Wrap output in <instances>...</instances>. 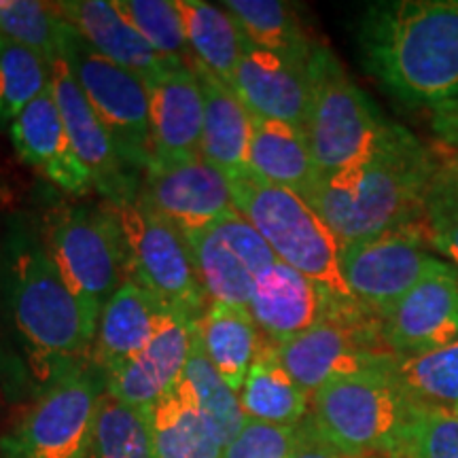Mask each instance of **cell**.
<instances>
[{"label":"cell","mask_w":458,"mask_h":458,"mask_svg":"<svg viewBox=\"0 0 458 458\" xmlns=\"http://www.w3.org/2000/svg\"><path fill=\"white\" fill-rule=\"evenodd\" d=\"M357 41L363 66L405 105L458 100V0H394L368 7Z\"/></svg>","instance_id":"1"},{"label":"cell","mask_w":458,"mask_h":458,"mask_svg":"<svg viewBox=\"0 0 458 458\" xmlns=\"http://www.w3.org/2000/svg\"><path fill=\"white\" fill-rule=\"evenodd\" d=\"M0 297L45 386L91 352L98 318L74 295L32 229H13L0 257Z\"/></svg>","instance_id":"2"},{"label":"cell","mask_w":458,"mask_h":458,"mask_svg":"<svg viewBox=\"0 0 458 458\" xmlns=\"http://www.w3.org/2000/svg\"><path fill=\"white\" fill-rule=\"evenodd\" d=\"M431 148L408 130L385 151L331 174H320L303 196L346 246L416 227L433 191Z\"/></svg>","instance_id":"3"},{"label":"cell","mask_w":458,"mask_h":458,"mask_svg":"<svg viewBox=\"0 0 458 458\" xmlns=\"http://www.w3.org/2000/svg\"><path fill=\"white\" fill-rule=\"evenodd\" d=\"M394 363L334 377L312 394L308 420L325 442L351 458L397 452L418 403L399 385Z\"/></svg>","instance_id":"4"},{"label":"cell","mask_w":458,"mask_h":458,"mask_svg":"<svg viewBox=\"0 0 458 458\" xmlns=\"http://www.w3.org/2000/svg\"><path fill=\"white\" fill-rule=\"evenodd\" d=\"M310 111L303 131L318 174L365 162L405 131L377 111L342 62L320 43L310 60Z\"/></svg>","instance_id":"5"},{"label":"cell","mask_w":458,"mask_h":458,"mask_svg":"<svg viewBox=\"0 0 458 458\" xmlns=\"http://www.w3.org/2000/svg\"><path fill=\"white\" fill-rule=\"evenodd\" d=\"M229 182L238 213L261 233L280 261L340 300H354L342 274V242L300 193L272 185L250 170Z\"/></svg>","instance_id":"6"},{"label":"cell","mask_w":458,"mask_h":458,"mask_svg":"<svg viewBox=\"0 0 458 458\" xmlns=\"http://www.w3.org/2000/svg\"><path fill=\"white\" fill-rule=\"evenodd\" d=\"M41 242L74 295L100 320L102 308L128 280L122 232L105 199L47 210Z\"/></svg>","instance_id":"7"},{"label":"cell","mask_w":458,"mask_h":458,"mask_svg":"<svg viewBox=\"0 0 458 458\" xmlns=\"http://www.w3.org/2000/svg\"><path fill=\"white\" fill-rule=\"evenodd\" d=\"M106 206L122 232L130 283L182 318L193 323L202 318L210 301L198 278L187 238L139 199Z\"/></svg>","instance_id":"8"},{"label":"cell","mask_w":458,"mask_h":458,"mask_svg":"<svg viewBox=\"0 0 458 458\" xmlns=\"http://www.w3.org/2000/svg\"><path fill=\"white\" fill-rule=\"evenodd\" d=\"M60 57L100 122L111 131L122 157L142 174L153 159L148 85L139 74L98 54L64 20L60 34Z\"/></svg>","instance_id":"9"},{"label":"cell","mask_w":458,"mask_h":458,"mask_svg":"<svg viewBox=\"0 0 458 458\" xmlns=\"http://www.w3.org/2000/svg\"><path fill=\"white\" fill-rule=\"evenodd\" d=\"M278 357L310 397L334 377L399 359L385 340L380 317L354 300L340 301L314 327L278 346Z\"/></svg>","instance_id":"10"},{"label":"cell","mask_w":458,"mask_h":458,"mask_svg":"<svg viewBox=\"0 0 458 458\" xmlns=\"http://www.w3.org/2000/svg\"><path fill=\"white\" fill-rule=\"evenodd\" d=\"M105 386L83 365H72L0 439V458H85Z\"/></svg>","instance_id":"11"},{"label":"cell","mask_w":458,"mask_h":458,"mask_svg":"<svg viewBox=\"0 0 458 458\" xmlns=\"http://www.w3.org/2000/svg\"><path fill=\"white\" fill-rule=\"evenodd\" d=\"M452 270L428 253L416 227L397 229L342 250V274L360 306L382 317L422 280Z\"/></svg>","instance_id":"12"},{"label":"cell","mask_w":458,"mask_h":458,"mask_svg":"<svg viewBox=\"0 0 458 458\" xmlns=\"http://www.w3.org/2000/svg\"><path fill=\"white\" fill-rule=\"evenodd\" d=\"M136 199L185 238L238 213L232 182L202 156L172 162L151 159Z\"/></svg>","instance_id":"13"},{"label":"cell","mask_w":458,"mask_h":458,"mask_svg":"<svg viewBox=\"0 0 458 458\" xmlns=\"http://www.w3.org/2000/svg\"><path fill=\"white\" fill-rule=\"evenodd\" d=\"M199 283L208 301L249 312L255 283L278 261L270 244L240 213L187 236Z\"/></svg>","instance_id":"14"},{"label":"cell","mask_w":458,"mask_h":458,"mask_svg":"<svg viewBox=\"0 0 458 458\" xmlns=\"http://www.w3.org/2000/svg\"><path fill=\"white\" fill-rule=\"evenodd\" d=\"M51 89L71 145L91 174L96 191L106 202H131L139 198L142 174L122 157L111 131L91 108L62 57L51 62Z\"/></svg>","instance_id":"15"},{"label":"cell","mask_w":458,"mask_h":458,"mask_svg":"<svg viewBox=\"0 0 458 458\" xmlns=\"http://www.w3.org/2000/svg\"><path fill=\"white\" fill-rule=\"evenodd\" d=\"M232 89L253 117L306 130L310 111V62L274 54L244 41Z\"/></svg>","instance_id":"16"},{"label":"cell","mask_w":458,"mask_h":458,"mask_svg":"<svg viewBox=\"0 0 458 458\" xmlns=\"http://www.w3.org/2000/svg\"><path fill=\"white\" fill-rule=\"evenodd\" d=\"M382 334L399 359L418 357L458 340V276L433 274L380 317Z\"/></svg>","instance_id":"17"},{"label":"cell","mask_w":458,"mask_h":458,"mask_svg":"<svg viewBox=\"0 0 458 458\" xmlns=\"http://www.w3.org/2000/svg\"><path fill=\"white\" fill-rule=\"evenodd\" d=\"M340 301L351 300H340L278 259L257 278L249 312L261 337L274 346H283L314 327Z\"/></svg>","instance_id":"18"},{"label":"cell","mask_w":458,"mask_h":458,"mask_svg":"<svg viewBox=\"0 0 458 458\" xmlns=\"http://www.w3.org/2000/svg\"><path fill=\"white\" fill-rule=\"evenodd\" d=\"M196 323L176 314L147 348L105 376V393L130 408L148 411L174 391L185 374Z\"/></svg>","instance_id":"19"},{"label":"cell","mask_w":458,"mask_h":458,"mask_svg":"<svg viewBox=\"0 0 458 458\" xmlns=\"http://www.w3.org/2000/svg\"><path fill=\"white\" fill-rule=\"evenodd\" d=\"M9 130L21 162L41 170L57 187L77 196L94 189L91 174L68 139L51 85L17 114Z\"/></svg>","instance_id":"20"},{"label":"cell","mask_w":458,"mask_h":458,"mask_svg":"<svg viewBox=\"0 0 458 458\" xmlns=\"http://www.w3.org/2000/svg\"><path fill=\"white\" fill-rule=\"evenodd\" d=\"M151 96L153 159L172 162L202 156L204 96L196 68L174 64L164 72Z\"/></svg>","instance_id":"21"},{"label":"cell","mask_w":458,"mask_h":458,"mask_svg":"<svg viewBox=\"0 0 458 458\" xmlns=\"http://www.w3.org/2000/svg\"><path fill=\"white\" fill-rule=\"evenodd\" d=\"M55 13L114 64L128 68L145 81L156 85L172 62L164 60L140 32L119 13L108 0H62L54 3Z\"/></svg>","instance_id":"22"},{"label":"cell","mask_w":458,"mask_h":458,"mask_svg":"<svg viewBox=\"0 0 458 458\" xmlns=\"http://www.w3.org/2000/svg\"><path fill=\"white\" fill-rule=\"evenodd\" d=\"M172 317L162 301L125 280L102 308L91 360L102 376L111 374L147 348Z\"/></svg>","instance_id":"23"},{"label":"cell","mask_w":458,"mask_h":458,"mask_svg":"<svg viewBox=\"0 0 458 458\" xmlns=\"http://www.w3.org/2000/svg\"><path fill=\"white\" fill-rule=\"evenodd\" d=\"M204 96L202 157L227 179L249 170V147L253 139V114L246 111L236 91L196 62Z\"/></svg>","instance_id":"24"},{"label":"cell","mask_w":458,"mask_h":458,"mask_svg":"<svg viewBox=\"0 0 458 458\" xmlns=\"http://www.w3.org/2000/svg\"><path fill=\"white\" fill-rule=\"evenodd\" d=\"M153 458H221V433L185 388L176 385L147 411Z\"/></svg>","instance_id":"25"},{"label":"cell","mask_w":458,"mask_h":458,"mask_svg":"<svg viewBox=\"0 0 458 458\" xmlns=\"http://www.w3.org/2000/svg\"><path fill=\"white\" fill-rule=\"evenodd\" d=\"M310 399L284 369L278 346L261 337L259 352L240 388V403L246 418L267 425L297 427L310 414Z\"/></svg>","instance_id":"26"},{"label":"cell","mask_w":458,"mask_h":458,"mask_svg":"<svg viewBox=\"0 0 458 458\" xmlns=\"http://www.w3.org/2000/svg\"><path fill=\"white\" fill-rule=\"evenodd\" d=\"M249 170L272 185L291 189L303 198L318 179L306 131L295 125L253 117Z\"/></svg>","instance_id":"27"},{"label":"cell","mask_w":458,"mask_h":458,"mask_svg":"<svg viewBox=\"0 0 458 458\" xmlns=\"http://www.w3.org/2000/svg\"><path fill=\"white\" fill-rule=\"evenodd\" d=\"M196 329L210 363L227 386L240 394L261 346V334L250 312L210 301Z\"/></svg>","instance_id":"28"},{"label":"cell","mask_w":458,"mask_h":458,"mask_svg":"<svg viewBox=\"0 0 458 458\" xmlns=\"http://www.w3.org/2000/svg\"><path fill=\"white\" fill-rule=\"evenodd\" d=\"M174 4L198 66L232 88L233 72L244 49V37L236 20L223 4L204 0H174Z\"/></svg>","instance_id":"29"},{"label":"cell","mask_w":458,"mask_h":458,"mask_svg":"<svg viewBox=\"0 0 458 458\" xmlns=\"http://www.w3.org/2000/svg\"><path fill=\"white\" fill-rule=\"evenodd\" d=\"M242 32L244 41L274 54L310 62L314 43L300 15L280 0H225L223 3Z\"/></svg>","instance_id":"30"},{"label":"cell","mask_w":458,"mask_h":458,"mask_svg":"<svg viewBox=\"0 0 458 458\" xmlns=\"http://www.w3.org/2000/svg\"><path fill=\"white\" fill-rule=\"evenodd\" d=\"M179 385L191 394L199 410L210 418V422L221 433L225 444L232 442L249 420L242 410V403H240V394L227 386V382L210 363L208 354H206L202 342L198 337V329H193L191 354H189L185 374H182Z\"/></svg>","instance_id":"31"},{"label":"cell","mask_w":458,"mask_h":458,"mask_svg":"<svg viewBox=\"0 0 458 458\" xmlns=\"http://www.w3.org/2000/svg\"><path fill=\"white\" fill-rule=\"evenodd\" d=\"M51 85V62L0 34V125H11Z\"/></svg>","instance_id":"32"},{"label":"cell","mask_w":458,"mask_h":458,"mask_svg":"<svg viewBox=\"0 0 458 458\" xmlns=\"http://www.w3.org/2000/svg\"><path fill=\"white\" fill-rule=\"evenodd\" d=\"M85 458H153L147 411L130 408L106 393L102 394Z\"/></svg>","instance_id":"33"},{"label":"cell","mask_w":458,"mask_h":458,"mask_svg":"<svg viewBox=\"0 0 458 458\" xmlns=\"http://www.w3.org/2000/svg\"><path fill=\"white\" fill-rule=\"evenodd\" d=\"M399 385L416 403L448 408L458 403V340L393 365Z\"/></svg>","instance_id":"34"},{"label":"cell","mask_w":458,"mask_h":458,"mask_svg":"<svg viewBox=\"0 0 458 458\" xmlns=\"http://www.w3.org/2000/svg\"><path fill=\"white\" fill-rule=\"evenodd\" d=\"M140 37L172 64L196 66L174 0H113Z\"/></svg>","instance_id":"35"},{"label":"cell","mask_w":458,"mask_h":458,"mask_svg":"<svg viewBox=\"0 0 458 458\" xmlns=\"http://www.w3.org/2000/svg\"><path fill=\"white\" fill-rule=\"evenodd\" d=\"M0 34L26 45L47 62L60 57L62 17L54 3L41 0H0Z\"/></svg>","instance_id":"36"},{"label":"cell","mask_w":458,"mask_h":458,"mask_svg":"<svg viewBox=\"0 0 458 458\" xmlns=\"http://www.w3.org/2000/svg\"><path fill=\"white\" fill-rule=\"evenodd\" d=\"M393 458H458V416L452 408L418 403Z\"/></svg>","instance_id":"37"},{"label":"cell","mask_w":458,"mask_h":458,"mask_svg":"<svg viewBox=\"0 0 458 458\" xmlns=\"http://www.w3.org/2000/svg\"><path fill=\"white\" fill-rule=\"evenodd\" d=\"M300 435L301 425L283 427L246 420L236 437L225 445L221 458H291Z\"/></svg>","instance_id":"38"},{"label":"cell","mask_w":458,"mask_h":458,"mask_svg":"<svg viewBox=\"0 0 458 458\" xmlns=\"http://www.w3.org/2000/svg\"><path fill=\"white\" fill-rule=\"evenodd\" d=\"M418 232L427 244L458 267V199L431 191Z\"/></svg>","instance_id":"39"},{"label":"cell","mask_w":458,"mask_h":458,"mask_svg":"<svg viewBox=\"0 0 458 458\" xmlns=\"http://www.w3.org/2000/svg\"><path fill=\"white\" fill-rule=\"evenodd\" d=\"M433 191L458 199V147L442 145L433 148Z\"/></svg>","instance_id":"40"},{"label":"cell","mask_w":458,"mask_h":458,"mask_svg":"<svg viewBox=\"0 0 458 458\" xmlns=\"http://www.w3.org/2000/svg\"><path fill=\"white\" fill-rule=\"evenodd\" d=\"M291 458H351V456H346L344 452L334 448L329 442H325V439L317 433V428L312 427V422L306 418V420L301 422L300 442H297Z\"/></svg>","instance_id":"41"},{"label":"cell","mask_w":458,"mask_h":458,"mask_svg":"<svg viewBox=\"0 0 458 458\" xmlns=\"http://www.w3.org/2000/svg\"><path fill=\"white\" fill-rule=\"evenodd\" d=\"M433 130L437 131V136L444 140V145L458 147V100L435 106Z\"/></svg>","instance_id":"42"},{"label":"cell","mask_w":458,"mask_h":458,"mask_svg":"<svg viewBox=\"0 0 458 458\" xmlns=\"http://www.w3.org/2000/svg\"><path fill=\"white\" fill-rule=\"evenodd\" d=\"M7 368V344H4V327L3 317H0V371Z\"/></svg>","instance_id":"43"},{"label":"cell","mask_w":458,"mask_h":458,"mask_svg":"<svg viewBox=\"0 0 458 458\" xmlns=\"http://www.w3.org/2000/svg\"><path fill=\"white\" fill-rule=\"evenodd\" d=\"M452 411H454V414L458 416V403H456V405H452Z\"/></svg>","instance_id":"44"},{"label":"cell","mask_w":458,"mask_h":458,"mask_svg":"<svg viewBox=\"0 0 458 458\" xmlns=\"http://www.w3.org/2000/svg\"><path fill=\"white\" fill-rule=\"evenodd\" d=\"M369 458H393V456H369Z\"/></svg>","instance_id":"45"}]
</instances>
